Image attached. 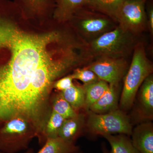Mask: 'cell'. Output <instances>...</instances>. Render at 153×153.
I'll use <instances>...</instances> for the list:
<instances>
[{
	"label": "cell",
	"mask_w": 153,
	"mask_h": 153,
	"mask_svg": "<svg viewBox=\"0 0 153 153\" xmlns=\"http://www.w3.org/2000/svg\"><path fill=\"white\" fill-rule=\"evenodd\" d=\"M17 19L0 11V127L20 117L41 133L61 70V33L26 32L15 24Z\"/></svg>",
	"instance_id": "obj_1"
},
{
	"label": "cell",
	"mask_w": 153,
	"mask_h": 153,
	"mask_svg": "<svg viewBox=\"0 0 153 153\" xmlns=\"http://www.w3.org/2000/svg\"><path fill=\"white\" fill-rule=\"evenodd\" d=\"M135 36L120 25L87 43L92 57L125 58L134 50Z\"/></svg>",
	"instance_id": "obj_2"
},
{
	"label": "cell",
	"mask_w": 153,
	"mask_h": 153,
	"mask_svg": "<svg viewBox=\"0 0 153 153\" xmlns=\"http://www.w3.org/2000/svg\"><path fill=\"white\" fill-rule=\"evenodd\" d=\"M133 50L131 63L125 77L120 101V106L122 111L131 108L142 84L152 74L153 64L147 57L143 45L137 44Z\"/></svg>",
	"instance_id": "obj_3"
},
{
	"label": "cell",
	"mask_w": 153,
	"mask_h": 153,
	"mask_svg": "<svg viewBox=\"0 0 153 153\" xmlns=\"http://www.w3.org/2000/svg\"><path fill=\"white\" fill-rule=\"evenodd\" d=\"M37 133L27 120L16 117L6 121L0 127V152L17 153L29 147Z\"/></svg>",
	"instance_id": "obj_4"
},
{
	"label": "cell",
	"mask_w": 153,
	"mask_h": 153,
	"mask_svg": "<svg viewBox=\"0 0 153 153\" xmlns=\"http://www.w3.org/2000/svg\"><path fill=\"white\" fill-rule=\"evenodd\" d=\"M85 126L91 134L96 135L123 134L131 135L130 119L123 111L118 109L105 114H97L88 111Z\"/></svg>",
	"instance_id": "obj_5"
},
{
	"label": "cell",
	"mask_w": 153,
	"mask_h": 153,
	"mask_svg": "<svg viewBox=\"0 0 153 153\" xmlns=\"http://www.w3.org/2000/svg\"><path fill=\"white\" fill-rule=\"evenodd\" d=\"M70 20L76 23V29L86 43L112 30L118 25L110 17L88 6L79 10Z\"/></svg>",
	"instance_id": "obj_6"
},
{
	"label": "cell",
	"mask_w": 153,
	"mask_h": 153,
	"mask_svg": "<svg viewBox=\"0 0 153 153\" xmlns=\"http://www.w3.org/2000/svg\"><path fill=\"white\" fill-rule=\"evenodd\" d=\"M147 0H126L118 10L115 21L117 25L136 35L148 27L146 11Z\"/></svg>",
	"instance_id": "obj_7"
},
{
	"label": "cell",
	"mask_w": 153,
	"mask_h": 153,
	"mask_svg": "<svg viewBox=\"0 0 153 153\" xmlns=\"http://www.w3.org/2000/svg\"><path fill=\"white\" fill-rule=\"evenodd\" d=\"M127 66L125 58L100 57L86 67L93 71L100 80L117 86L125 74Z\"/></svg>",
	"instance_id": "obj_8"
},
{
	"label": "cell",
	"mask_w": 153,
	"mask_h": 153,
	"mask_svg": "<svg viewBox=\"0 0 153 153\" xmlns=\"http://www.w3.org/2000/svg\"><path fill=\"white\" fill-rule=\"evenodd\" d=\"M137 110L140 117L146 120L153 117V76L151 74L145 79L138 91Z\"/></svg>",
	"instance_id": "obj_9"
},
{
	"label": "cell",
	"mask_w": 153,
	"mask_h": 153,
	"mask_svg": "<svg viewBox=\"0 0 153 153\" xmlns=\"http://www.w3.org/2000/svg\"><path fill=\"white\" fill-rule=\"evenodd\" d=\"M24 16L44 17L54 13L55 0H15Z\"/></svg>",
	"instance_id": "obj_10"
},
{
	"label": "cell",
	"mask_w": 153,
	"mask_h": 153,
	"mask_svg": "<svg viewBox=\"0 0 153 153\" xmlns=\"http://www.w3.org/2000/svg\"><path fill=\"white\" fill-rule=\"evenodd\" d=\"M131 141L140 153H153V126L143 123L132 129Z\"/></svg>",
	"instance_id": "obj_11"
},
{
	"label": "cell",
	"mask_w": 153,
	"mask_h": 153,
	"mask_svg": "<svg viewBox=\"0 0 153 153\" xmlns=\"http://www.w3.org/2000/svg\"><path fill=\"white\" fill-rule=\"evenodd\" d=\"M85 123L86 116L82 113H78L75 116L66 119L60 128L58 137L66 142L75 144Z\"/></svg>",
	"instance_id": "obj_12"
},
{
	"label": "cell",
	"mask_w": 153,
	"mask_h": 153,
	"mask_svg": "<svg viewBox=\"0 0 153 153\" xmlns=\"http://www.w3.org/2000/svg\"><path fill=\"white\" fill-rule=\"evenodd\" d=\"M117 86L109 85L106 92L87 111L97 114L108 113L118 109V92Z\"/></svg>",
	"instance_id": "obj_13"
},
{
	"label": "cell",
	"mask_w": 153,
	"mask_h": 153,
	"mask_svg": "<svg viewBox=\"0 0 153 153\" xmlns=\"http://www.w3.org/2000/svg\"><path fill=\"white\" fill-rule=\"evenodd\" d=\"M88 6V0H55L54 16L60 21L70 20L78 11Z\"/></svg>",
	"instance_id": "obj_14"
},
{
	"label": "cell",
	"mask_w": 153,
	"mask_h": 153,
	"mask_svg": "<svg viewBox=\"0 0 153 153\" xmlns=\"http://www.w3.org/2000/svg\"><path fill=\"white\" fill-rule=\"evenodd\" d=\"M102 137L108 141L111 148L109 153H140L126 135L108 134Z\"/></svg>",
	"instance_id": "obj_15"
},
{
	"label": "cell",
	"mask_w": 153,
	"mask_h": 153,
	"mask_svg": "<svg viewBox=\"0 0 153 153\" xmlns=\"http://www.w3.org/2000/svg\"><path fill=\"white\" fill-rule=\"evenodd\" d=\"M79 150L75 144L69 143L57 137L47 139L39 152L36 153H73ZM27 153H33L32 151Z\"/></svg>",
	"instance_id": "obj_16"
},
{
	"label": "cell",
	"mask_w": 153,
	"mask_h": 153,
	"mask_svg": "<svg viewBox=\"0 0 153 153\" xmlns=\"http://www.w3.org/2000/svg\"><path fill=\"white\" fill-rule=\"evenodd\" d=\"M61 93L76 112H79L80 110L85 108V91L83 85L74 84Z\"/></svg>",
	"instance_id": "obj_17"
},
{
	"label": "cell",
	"mask_w": 153,
	"mask_h": 153,
	"mask_svg": "<svg viewBox=\"0 0 153 153\" xmlns=\"http://www.w3.org/2000/svg\"><path fill=\"white\" fill-rule=\"evenodd\" d=\"M65 119L52 110L42 133L39 144L43 146L47 139L58 137V133Z\"/></svg>",
	"instance_id": "obj_18"
},
{
	"label": "cell",
	"mask_w": 153,
	"mask_h": 153,
	"mask_svg": "<svg viewBox=\"0 0 153 153\" xmlns=\"http://www.w3.org/2000/svg\"><path fill=\"white\" fill-rule=\"evenodd\" d=\"M85 91V109L89 107L102 96L109 88V84L99 79L95 82L83 85Z\"/></svg>",
	"instance_id": "obj_19"
},
{
	"label": "cell",
	"mask_w": 153,
	"mask_h": 153,
	"mask_svg": "<svg viewBox=\"0 0 153 153\" xmlns=\"http://www.w3.org/2000/svg\"><path fill=\"white\" fill-rule=\"evenodd\" d=\"M125 1L126 0H88V7L108 16L115 21L118 10Z\"/></svg>",
	"instance_id": "obj_20"
},
{
	"label": "cell",
	"mask_w": 153,
	"mask_h": 153,
	"mask_svg": "<svg viewBox=\"0 0 153 153\" xmlns=\"http://www.w3.org/2000/svg\"><path fill=\"white\" fill-rule=\"evenodd\" d=\"M52 110L62 116L64 119L75 116L78 113L75 111L62 95L61 92L57 91L51 95L50 99Z\"/></svg>",
	"instance_id": "obj_21"
},
{
	"label": "cell",
	"mask_w": 153,
	"mask_h": 153,
	"mask_svg": "<svg viewBox=\"0 0 153 153\" xmlns=\"http://www.w3.org/2000/svg\"><path fill=\"white\" fill-rule=\"evenodd\" d=\"M71 76L73 79L80 80L83 82L84 85L90 84L100 79L93 71L88 68L86 66L82 68H75Z\"/></svg>",
	"instance_id": "obj_22"
},
{
	"label": "cell",
	"mask_w": 153,
	"mask_h": 153,
	"mask_svg": "<svg viewBox=\"0 0 153 153\" xmlns=\"http://www.w3.org/2000/svg\"><path fill=\"white\" fill-rule=\"evenodd\" d=\"M73 80L71 74L64 76L61 79H57L54 82L53 88H55L59 92L63 91L74 84Z\"/></svg>",
	"instance_id": "obj_23"
},
{
	"label": "cell",
	"mask_w": 153,
	"mask_h": 153,
	"mask_svg": "<svg viewBox=\"0 0 153 153\" xmlns=\"http://www.w3.org/2000/svg\"><path fill=\"white\" fill-rule=\"evenodd\" d=\"M147 16L148 27L150 30L151 33L153 32V6L150 4L148 9Z\"/></svg>",
	"instance_id": "obj_24"
},
{
	"label": "cell",
	"mask_w": 153,
	"mask_h": 153,
	"mask_svg": "<svg viewBox=\"0 0 153 153\" xmlns=\"http://www.w3.org/2000/svg\"><path fill=\"white\" fill-rule=\"evenodd\" d=\"M102 151L103 153H109V151L108 150L106 147H105V145L104 144H102Z\"/></svg>",
	"instance_id": "obj_25"
},
{
	"label": "cell",
	"mask_w": 153,
	"mask_h": 153,
	"mask_svg": "<svg viewBox=\"0 0 153 153\" xmlns=\"http://www.w3.org/2000/svg\"><path fill=\"white\" fill-rule=\"evenodd\" d=\"M73 153H82L81 152H80V151H79H79H77V152H75Z\"/></svg>",
	"instance_id": "obj_26"
},
{
	"label": "cell",
	"mask_w": 153,
	"mask_h": 153,
	"mask_svg": "<svg viewBox=\"0 0 153 153\" xmlns=\"http://www.w3.org/2000/svg\"><path fill=\"white\" fill-rule=\"evenodd\" d=\"M0 153H3L1 152H0Z\"/></svg>",
	"instance_id": "obj_27"
}]
</instances>
